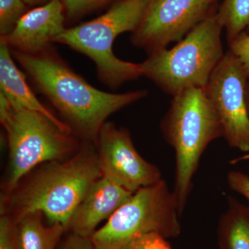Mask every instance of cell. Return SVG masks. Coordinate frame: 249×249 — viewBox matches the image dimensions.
Returning <instances> with one entry per match:
<instances>
[{"mask_svg":"<svg viewBox=\"0 0 249 249\" xmlns=\"http://www.w3.org/2000/svg\"><path fill=\"white\" fill-rule=\"evenodd\" d=\"M16 62L83 142L96 145L108 117L147 96V90L124 93L102 91L89 84L51 45L36 53L11 49Z\"/></svg>","mask_w":249,"mask_h":249,"instance_id":"obj_1","label":"cell"},{"mask_svg":"<svg viewBox=\"0 0 249 249\" xmlns=\"http://www.w3.org/2000/svg\"><path fill=\"white\" fill-rule=\"evenodd\" d=\"M102 177L96 145L83 142L67 160L39 165L16 188L1 196V214L18 223L27 214L42 212L51 224L68 229L70 219L91 185Z\"/></svg>","mask_w":249,"mask_h":249,"instance_id":"obj_2","label":"cell"},{"mask_svg":"<svg viewBox=\"0 0 249 249\" xmlns=\"http://www.w3.org/2000/svg\"><path fill=\"white\" fill-rule=\"evenodd\" d=\"M160 129L175 152L173 195L182 214L203 153L223 137L222 124L204 88H193L173 96Z\"/></svg>","mask_w":249,"mask_h":249,"instance_id":"obj_3","label":"cell"},{"mask_svg":"<svg viewBox=\"0 0 249 249\" xmlns=\"http://www.w3.org/2000/svg\"><path fill=\"white\" fill-rule=\"evenodd\" d=\"M0 121L6 132L9 158L2 183L8 194L39 165L70 158L83 142L59 128L37 111L15 107L0 93Z\"/></svg>","mask_w":249,"mask_h":249,"instance_id":"obj_4","label":"cell"},{"mask_svg":"<svg viewBox=\"0 0 249 249\" xmlns=\"http://www.w3.org/2000/svg\"><path fill=\"white\" fill-rule=\"evenodd\" d=\"M150 0H117L99 17L66 28L54 43L66 45L92 60L98 80L111 89L142 76L140 64L121 60L113 52L118 36L133 32Z\"/></svg>","mask_w":249,"mask_h":249,"instance_id":"obj_5","label":"cell"},{"mask_svg":"<svg viewBox=\"0 0 249 249\" xmlns=\"http://www.w3.org/2000/svg\"><path fill=\"white\" fill-rule=\"evenodd\" d=\"M223 29L213 11L173 48L148 55L140 63L142 76L173 96L189 88L204 89L225 54Z\"/></svg>","mask_w":249,"mask_h":249,"instance_id":"obj_6","label":"cell"},{"mask_svg":"<svg viewBox=\"0 0 249 249\" xmlns=\"http://www.w3.org/2000/svg\"><path fill=\"white\" fill-rule=\"evenodd\" d=\"M178 204L163 179L133 193L90 237L95 249H126L145 234L175 238L181 232Z\"/></svg>","mask_w":249,"mask_h":249,"instance_id":"obj_7","label":"cell"},{"mask_svg":"<svg viewBox=\"0 0 249 249\" xmlns=\"http://www.w3.org/2000/svg\"><path fill=\"white\" fill-rule=\"evenodd\" d=\"M248 76L235 55L228 51L204 88L217 113L223 137L229 146L249 152V117L246 104Z\"/></svg>","mask_w":249,"mask_h":249,"instance_id":"obj_8","label":"cell"},{"mask_svg":"<svg viewBox=\"0 0 249 249\" xmlns=\"http://www.w3.org/2000/svg\"><path fill=\"white\" fill-rule=\"evenodd\" d=\"M217 0H150L132 45L150 54L179 42L213 11Z\"/></svg>","mask_w":249,"mask_h":249,"instance_id":"obj_9","label":"cell"},{"mask_svg":"<svg viewBox=\"0 0 249 249\" xmlns=\"http://www.w3.org/2000/svg\"><path fill=\"white\" fill-rule=\"evenodd\" d=\"M96 148L102 177L131 193L162 179L160 169L137 151L128 129L107 121Z\"/></svg>","mask_w":249,"mask_h":249,"instance_id":"obj_10","label":"cell"},{"mask_svg":"<svg viewBox=\"0 0 249 249\" xmlns=\"http://www.w3.org/2000/svg\"><path fill=\"white\" fill-rule=\"evenodd\" d=\"M65 8L60 0L27 11L9 35L0 37L10 49L24 53H36L48 48L66 29Z\"/></svg>","mask_w":249,"mask_h":249,"instance_id":"obj_11","label":"cell"},{"mask_svg":"<svg viewBox=\"0 0 249 249\" xmlns=\"http://www.w3.org/2000/svg\"><path fill=\"white\" fill-rule=\"evenodd\" d=\"M133 193L101 177L91 185L70 219L73 233L90 237L102 221L109 219Z\"/></svg>","mask_w":249,"mask_h":249,"instance_id":"obj_12","label":"cell"},{"mask_svg":"<svg viewBox=\"0 0 249 249\" xmlns=\"http://www.w3.org/2000/svg\"><path fill=\"white\" fill-rule=\"evenodd\" d=\"M14 60L9 46L0 40V93H3L15 107L40 113L64 132L73 134L62 119L40 102Z\"/></svg>","mask_w":249,"mask_h":249,"instance_id":"obj_13","label":"cell"},{"mask_svg":"<svg viewBox=\"0 0 249 249\" xmlns=\"http://www.w3.org/2000/svg\"><path fill=\"white\" fill-rule=\"evenodd\" d=\"M228 209L219 219L220 249H249V207L235 198H228Z\"/></svg>","mask_w":249,"mask_h":249,"instance_id":"obj_14","label":"cell"},{"mask_svg":"<svg viewBox=\"0 0 249 249\" xmlns=\"http://www.w3.org/2000/svg\"><path fill=\"white\" fill-rule=\"evenodd\" d=\"M42 212L27 214L17 223L23 249H55L66 228L60 223L45 227Z\"/></svg>","mask_w":249,"mask_h":249,"instance_id":"obj_15","label":"cell"},{"mask_svg":"<svg viewBox=\"0 0 249 249\" xmlns=\"http://www.w3.org/2000/svg\"><path fill=\"white\" fill-rule=\"evenodd\" d=\"M216 13L229 43L242 33L249 34V0H224Z\"/></svg>","mask_w":249,"mask_h":249,"instance_id":"obj_16","label":"cell"},{"mask_svg":"<svg viewBox=\"0 0 249 249\" xmlns=\"http://www.w3.org/2000/svg\"><path fill=\"white\" fill-rule=\"evenodd\" d=\"M27 12L23 0H0V37L11 34Z\"/></svg>","mask_w":249,"mask_h":249,"instance_id":"obj_17","label":"cell"},{"mask_svg":"<svg viewBox=\"0 0 249 249\" xmlns=\"http://www.w3.org/2000/svg\"><path fill=\"white\" fill-rule=\"evenodd\" d=\"M0 249H23L17 223L5 214L0 217Z\"/></svg>","mask_w":249,"mask_h":249,"instance_id":"obj_18","label":"cell"},{"mask_svg":"<svg viewBox=\"0 0 249 249\" xmlns=\"http://www.w3.org/2000/svg\"><path fill=\"white\" fill-rule=\"evenodd\" d=\"M67 16L77 18L117 0H60Z\"/></svg>","mask_w":249,"mask_h":249,"instance_id":"obj_19","label":"cell"},{"mask_svg":"<svg viewBox=\"0 0 249 249\" xmlns=\"http://www.w3.org/2000/svg\"><path fill=\"white\" fill-rule=\"evenodd\" d=\"M229 45V51L240 61L249 78V34L242 33Z\"/></svg>","mask_w":249,"mask_h":249,"instance_id":"obj_20","label":"cell"},{"mask_svg":"<svg viewBox=\"0 0 249 249\" xmlns=\"http://www.w3.org/2000/svg\"><path fill=\"white\" fill-rule=\"evenodd\" d=\"M166 239L151 232L137 237L126 249H172Z\"/></svg>","mask_w":249,"mask_h":249,"instance_id":"obj_21","label":"cell"},{"mask_svg":"<svg viewBox=\"0 0 249 249\" xmlns=\"http://www.w3.org/2000/svg\"><path fill=\"white\" fill-rule=\"evenodd\" d=\"M228 184L232 191L243 196L248 201L249 207V176L240 171L232 170L228 174Z\"/></svg>","mask_w":249,"mask_h":249,"instance_id":"obj_22","label":"cell"},{"mask_svg":"<svg viewBox=\"0 0 249 249\" xmlns=\"http://www.w3.org/2000/svg\"><path fill=\"white\" fill-rule=\"evenodd\" d=\"M61 249H95L91 239L72 233L67 237Z\"/></svg>","mask_w":249,"mask_h":249,"instance_id":"obj_23","label":"cell"},{"mask_svg":"<svg viewBox=\"0 0 249 249\" xmlns=\"http://www.w3.org/2000/svg\"><path fill=\"white\" fill-rule=\"evenodd\" d=\"M25 4L31 6H38L47 4L51 0H23Z\"/></svg>","mask_w":249,"mask_h":249,"instance_id":"obj_24","label":"cell"},{"mask_svg":"<svg viewBox=\"0 0 249 249\" xmlns=\"http://www.w3.org/2000/svg\"><path fill=\"white\" fill-rule=\"evenodd\" d=\"M246 104H247V112L249 117V78L247 80V85H246Z\"/></svg>","mask_w":249,"mask_h":249,"instance_id":"obj_25","label":"cell"}]
</instances>
